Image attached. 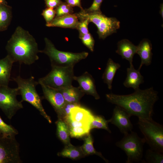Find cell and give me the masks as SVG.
I'll return each mask as SVG.
<instances>
[{
	"mask_svg": "<svg viewBox=\"0 0 163 163\" xmlns=\"http://www.w3.org/2000/svg\"><path fill=\"white\" fill-rule=\"evenodd\" d=\"M80 106V104L66 102L63 108L61 117L62 119L68 116L70 114L71 110L74 107Z\"/></svg>",
	"mask_w": 163,
	"mask_h": 163,
	"instance_id": "35",
	"label": "cell"
},
{
	"mask_svg": "<svg viewBox=\"0 0 163 163\" xmlns=\"http://www.w3.org/2000/svg\"><path fill=\"white\" fill-rule=\"evenodd\" d=\"M82 43L91 51L94 50V40L92 35L89 33L79 36Z\"/></svg>",
	"mask_w": 163,
	"mask_h": 163,
	"instance_id": "31",
	"label": "cell"
},
{
	"mask_svg": "<svg viewBox=\"0 0 163 163\" xmlns=\"http://www.w3.org/2000/svg\"><path fill=\"white\" fill-rule=\"evenodd\" d=\"M74 80L76 81L79 85L78 87L85 94L93 96L95 99H100L96 88L95 81L92 76L86 72L81 76H74Z\"/></svg>",
	"mask_w": 163,
	"mask_h": 163,
	"instance_id": "13",
	"label": "cell"
},
{
	"mask_svg": "<svg viewBox=\"0 0 163 163\" xmlns=\"http://www.w3.org/2000/svg\"><path fill=\"white\" fill-rule=\"evenodd\" d=\"M52 69L46 76L38 79L39 84L54 88L72 85L74 80V66H51Z\"/></svg>",
	"mask_w": 163,
	"mask_h": 163,
	"instance_id": "6",
	"label": "cell"
},
{
	"mask_svg": "<svg viewBox=\"0 0 163 163\" xmlns=\"http://www.w3.org/2000/svg\"><path fill=\"white\" fill-rule=\"evenodd\" d=\"M103 0H94L92 4L89 8L82 11L85 13L88 14L101 13L102 12L100 9V7Z\"/></svg>",
	"mask_w": 163,
	"mask_h": 163,
	"instance_id": "32",
	"label": "cell"
},
{
	"mask_svg": "<svg viewBox=\"0 0 163 163\" xmlns=\"http://www.w3.org/2000/svg\"><path fill=\"white\" fill-rule=\"evenodd\" d=\"M70 136L75 138H81L89 134V127H75L69 128Z\"/></svg>",
	"mask_w": 163,
	"mask_h": 163,
	"instance_id": "29",
	"label": "cell"
},
{
	"mask_svg": "<svg viewBox=\"0 0 163 163\" xmlns=\"http://www.w3.org/2000/svg\"><path fill=\"white\" fill-rule=\"evenodd\" d=\"M0 133L8 136L15 137L18 132L12 126L5 122L0 116Z\"/></svg>",
	"mask_w": 163,
	"mask_h": 163,
	"instance_id": "28",
	"label": "cell"
},
{
	"mask_svg": "<svg viewBox=\"0 0 163 163\" xmlns=\"http://www.w3.org/2000/svg\"><path fill=\"white\" fill-rule=\"evenodd\" d=\"M47 8H56L62 2L61 0H44Z\"/></svg>",
	"mask_w": 163,
	"mask_h": 163,
	"instance_id": "36",
	"label": "cell"
},
{
	"mask_svg": "<svg viewBox=\"0 0 163 163\" xmlns=\"http://www.w3.org/2000/svg\"><path fill=\"white\" fill-rule=\"evenodd\" d=\"M93 116L89 111L79 106L73 108L69 115L63 119L68 118L73 120L91 124Z\"/></svg>",
	"mask_w": 163,
	"mask_h": 163,
	"instance_id": "20",
	"label": "cell"
},
{
	"mask_svg": "<svg viewBox=\"0 0 163 163\" xmlns=\"http://www.w3.org/2000/svg\"><path fill=\"white\" fill-rule=\"evenodd\" d=\"M152 45L150 41L147 39L142 40L137 46L136 53L141 59V62L138 69L140 70L143 65L148 66L152 62Z\"/></svg>",
	"mask_w": 163,
	"mask_h": 163,
	"instance_id": "16",
	"label": "cell"
},
{
	"mask_svg": "<svg viewBox=\"0 0 163 163\" xmlns=\"http://www.w3.org/2000/svg\"><path fill=\"white\" fill-rule=\"evenodd\" d=\"M14 62L7 55L0 59V86H8L10 80L12 66Z\"/></svg>",
	"mask_w": 163,
	"mask_h": 163,
	"instance_id": "18",
	"label": "cell"
},
{
	"mask_svg": "<svg viewBox=\"0 0 163 163\" xmlns=\"http://www.w3.org/2000/svg\"><path fill=\"white\" fill-rule=\"evenodd\" d=\"M93 140L90 134H88L85 138L83 145L81 147L85 156L87 155H95L102 158L106 162H108V161L103 156L100 152L96 151L93 145Z\"/></svg>",
	"mask_w": 163,
	"mask_h": 163,
	"instance_id": "25",
	"label": "cell"
},
{
	"mask_svg": "<svg viewBox=\"0 0 163 163\" xmlns=\"http://www.w3.org/2000/svg\"><path fill=\"white\" fill-rule=\"evenodd\" d=\"M160 10L159 11L160 14H161L163 18V4H161L160 6Z\"/></svg>",
	"mask_w": 163,
	"mask_h": 163,
	"instance_id": "38",
	"label": "cell"
},
{
	"mask_svg": "<svg viewBox=\"0 0 163 163\" xmlns=\"http://www.w3.org/2000/svg\"><path fill=\"white\" fill-rule=\"evenodd\" d=\"M106 97L109 102L122 107L131 116L147 119H152L154 105L158 99V93L153 87L139 88L128 95L108 94Z\"/></svg>",
	"mask_w": 163,
	"mask_h": 163,
	"instance_id": "1",
	"label": "cell"
},
{
	"mask_svg": "<svg viewBox=\"0 0 163 163\" xmlns=\"http://www.w3.org/2000/svg\"><path fill=\"white\" fill-rule=\"evenodd\" d=\"M137 46H135L129 40L124 39L120 41L117 43V53L121 56L123 59L129 61L130 65H133V58L136 53Z\"/></svg>",
	"mask_w": 163,
	"mask_h": 163,
	"instance_id": "15",
	"label": "cell"
},
{
	"mask_svg": "<svg viewBox=\"0 0 163 163\" xmlns=\"http://www.w3.org/2000/svg\"><path fill=\"white\" fill-rule=\"evenodd\" d=\"M7 4L5 0H0V4L6 5Z\"/></svg>",
	"mask_w": 163,
	"mask_h": 163,
	"instance_id": "39",
	"label": "cell"
},
{
	"mask_svg": "<svg viewBox=\"0 0 163 163\" xmlns=\"http://www.w3.org/2000/svg\"><path fill=\"white\" fill-rule=\"evenodd\" d=\"M56 89L61 93L67 103L80 104L81 98L85 94L78 87H75L72 85Z\"/></svg>",
	"mask_w": 163,
	"mask_h": 163,
	"instance_id": "19",
	"label": "cell"
},
{
	"mask_svg": "<svg viewBox=\"0 0 163 163\" xmlns=\"http://www.w3.org/2000/svg\"><path fill=\"white\" fill-rule=\"evenodd\" d=\"M19 144L15 137L0 133V163H21Z\"/></svg>",
	"mask_w": 163,
	"mask_h": 163,
	"instance_id": "10",
	"label": "cell"
},
{
	"mask_svg": "<svg viewBox=\"0 0 163 163\" xmlns=\"http://www.w3.org/2000/svg\"><path fill=\"white\" fill-rule=\"evenodd\" d=\"M131 117L124 109L116 105L111 118L108 121L109 123L117 127L122 133L125 134L131 131L133 128L130 120Z\"/></svg>",
	"mask_w": 163,
	"mask_h": 163,
	"instance_id": "11",
	"label": "cell"
},
{
	"mask_svg": "<svg viewBox=\"0 0 163 163\" xmlns=\"http://www.w3.org/2000/svg\"><path fill=\"white\" fill-rule=\"evenodd\" d=\"M56 123L58 138L65 145L71 144L69 130L65 122L62 119L58 118Z\"/></svg>",
	"mask_w": 163,
	"mask_h": 163,
	"instance_id": "23",
	"label": "cell"
},
{
	"mask_svg": "<svg viewBox=\"0 0 163 163\" xmlns=\"http://www.w3.org/2000/svg\"><path fill=\"white\" fill-rule=\"evenodd\" d=\"M108 120H106L102 116H93L90 125L91 129L94 128L103 129L110 133L111 131L108 127Z\"/></svg>",
	"mask_w": 163,
	"mask_h": 163,
	"instance_id": "27",
	"label": "cell"
},
{
	"mask_svg": "<svg viewBox=\"0 0 163 163\" xmlns=\"http://www.w3.org/2000/svg\"><path fill=\"white\" fill-rule=\"evenodd\" d=\"M12 14L10 7L0 4V31L6 30L9 25Z\"/></svg>",
	"mask_w": 163,
	"mask_h": 163,
	"instance_id": "24",
	"label": "cell"
},
{
	"mask_svg": "<svg viewBox=\"0 0 163 163\" xmlns=\"http://www.w3.org/2000/svg\"><path fill=\"white\" fill-rule=\"evenodd\" d=\"M120 67V64L115 62L111 58L108 59L102 78L104 82L107 84L108 88L110 90L112 89V83L114 75L117 70Z\"/></svg>",
	"mask_w": 163,
	"mask_h": 163,
	"instance_id": "21",
	"label": "cell"
},
{
	"mask_svg": "<svg viewBox=\"0 0 163 163\" xmlns=\"http://www.w3.org/2000/svg\"><path fill=\"white\" fill-rule=\"evenodd\" d=\"M57 155L73 160L79 159L85 156L81 147H75L71 144L65 145L64 148L57 153Z\"/></svg>",
	"mask_w": 163,
	"mask_h": 163,
	"instance_id": "22",
	"label": "cell"
},
{
	"mask_svg": "<svg viewBox=\"0 0 163 163\" xmlns=\"http://www.w3.org/2000/svg\"><path fill=\"white\" fill-rule=\"evenodd\" d=\"M56 17H60L66 14H72L73 12L72 7L66 3L62 2L55 9Z\"/></svg>",
	"mask_w": 163,
	"mask_h": 163,
	"instance_id": "30",
	"label": "cell"
},
{
	"mask_svg": "<svg viewBox=\"0 0 163 163\" xmlns=\"http://www.w3.org/2000/svg\"><path fill=\"white\" fill-rule=\"evenodd\" d=\"M142 162L147 163H163V153L148 149L145 155V160Z\"/></svg>",
	"mask_w": 163,
	"mask_h": 163,
	"instance_id": "26",
	"label": "cell"
},
{
	"mask_svg": "<svg viewBox=\"0 0 163 163\" xmlns=\"http://www.w3.org/2000/svg\"><path fill=\"white\" fill-rule=\"evenodd\" d=\"M138 125L146 142L153 150L163 153V126L152 119L139 118Z\"/></svg>",
	"mask_w": 163,
	"mask_h": 163,
	"instance_id": "5",
	"label": "cell"
},
{
	"mask_svg": "<svg viewBox=\"0 0 163 163\" xmlns=\"http://www.w3.org/2000/svg\"><path fill=\"white\" fill-rule=\"evenodd\" d=\"M43 97L51 104L56 113L58 118L61 116L66 102L61 93L55 88L40 84Z\"/></svg>",
	"mask_w": 163,
	"mask_h": 163,
	"instance_id": "12",
	"label": "cell"
},
{
	"mask_svg": "<svg viewBox=\"0 0 163 163\" xmlns=\"http://www.w3.org/2000/svg\"><path fill=\"white\" fill-rule=\"evenodd\" d=\"M79 19L87 18L89 22L94 24L97 28L99 38L104 39L107 37L116 33L120 27V22L116 18L108 17L101 13L88 14L82 11L76 14Z\"/></svg>",
	"mask_w": 163,
	"mask_h": 163,
	"instance_id": "8",
	"label": "cell"
},
{
	"mask_svg": "<svg viewBox=\"0 0 163 163\" xmlns=\"http://www.w3.org/2000/svg\"><path fill=\"white\" fill-rule=\"evenodd\" d=\"M12 78L18 85L20 94L21 97V101H24L30 104L39 112L49 123H51L50 117L47 114L43 107L42 98L36 89V87L39 84L38 82L35 80L33 76L24 79L19 75Z\"/></svg>",
	"mask_w": 163,
	"mask_h": 163,
	"instance_id": "3",
	"label": "cell"
},
{
	"mask_svg": "<svg viewBox=\"0 0 163 163\" xmlns=\"http://www.w3.org/2000/svg\"><path fill=\"white\" fill-rule=\"evenodd\" d=\"M45 46L40 53H43L49 57L51 66H74L81 60L86 58L88 55V52L79 53L61 51L56 49L53 43L47 38H44Z\"/></svg>",
	"mask_w": 163,
	"mask_h": 163,
	"instance_id": "4",
	"label": "cell"
},
{
	"mask_svg": "<svg viewBox=\"0 0 163 163\" xmlns=\"http://www.w3.org/2000/svg\"><path fill=\"white\" fill-rule=\"evenodd\" d=\"M130 132L124 134L123 138L117 142L116 145L126 154V163L142 162L145 141L144 138L140 137L136 132L132 131Z\"/></svg>",
	"mask_w": 163,
	"mask_h": 163,
	"instance_id": "7",
	"label": "cell"
},
{
	"mask_svg": "<svg viewBox=\"0 0 163 163\" xmlns=\"http://www.w3.org/2000/svg\"><path fill=\"white\" fill-rule=\"evenodd\" d=\"M127 70V76L123 83L124 86L132 88L134 90L139 88V85L144 82V78L140 72V70L134 69L133 65H130Z\"/></svg>",
	"mask_w": 163,
	"mask_h": 163,
	"instance_id": "17",
	"label": "cell"
},
{
	"mask_svg": "<svg viewBox=\"0 0 163 163\" xmlns=\"http://www.w3.org/2000/svg\"><path fill=\"white\" fill-rule=\"evenodd\" d=\"M6 49L14 62L30 65L39 58L38 44L29 32L20 26L17 27L8 41Z\"/></svg>",
	"mask_w": 163,
	"mask_h": 163,
	"instance_id": "2",
	"label": "cell"
},
{
	"mask_svg": "<svg viewBox=\"0 0 163 163\" xmlns=\"http://www.w3.org/2000/svg\"><path fill=\"white\" fill-rule=\"evenodd\" d=\"M56 14V11L54 9L48 8L43 10L41 13L46 24H48L51 22L55 18Z\"/></svg>",
	"mask_w": 163,
	"mask_h": 163,
	"instance_id": "34",
	"label": "cell"
},
{
	"mask_svg": "<svg viewBox=\"0 0 163 163\" xmlns=\"http://www.w3.org/2000/svg\"><path fill=\"white\" fill-rule=\"evenodd\" d=\"M76 14H69L60 17H56L51 22L46 24L48 27H58L76 28L79 23Z\"/></svg>",
	"mask_w": 163,
	"mask_h": 163,
	"instance_id": "14",
	"label": "cell"
},
{
	"mask_svg": "<svg viewBox=\"0 0 163 163\" xmlns=\"http://www.w3.org/2000/svg\"><path fill=\"white\" fill-rule=\"evenodd\" d=\"M76 29L79 31V36L87 34L89 33L88 25L89 23V21L87 18L80 19Z\"/></svg>",
	"mask_w": 163,
	"mask_h": 163,
	"instance_id": "33",
	"label": "cell"
},
{
	"mask_svg": "<svg viewBox=\"0 0 163 163\" xmlns=\"http://www.w3.org/2000/svg\"><path fill=\"white\" fill-rule=\"evenodd\" d=\"M19 94L18 87L0 86V109L9 120L12 118L18 111L23 108L22 102L17 98Z\"/></svg>",
	"mask_w": 163,
	"mask_h": 163,
	"instance_id": "9",
	"label": "cell"
},
{
	"mask_svg": "<svg viewBox=\"0 0 163 163\" xmlns=\"http://www.w3.org/2000/svg\"><path fill=\"white\" fill-rule=\"evenodd\" d=\"M68 5L71 7L78 6L79 7L81 10L83 9L82 8L81 3V0H64Z\"/></svg>",
	"mask_w": 163,
	"mask_h": 163,
	"instance_id": "37",
	"label": "cell"
}]
</instances>
